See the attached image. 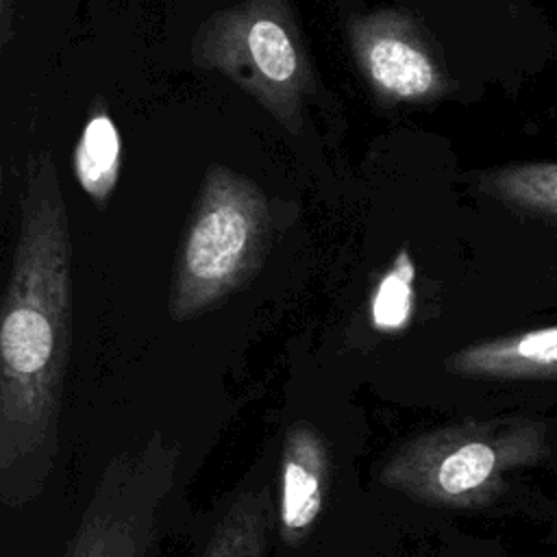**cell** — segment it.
I'll use <instances>...</instances> for the list:
<instances>
[{
	"mask_svg": "<svg viewBox=\"0 0 557 557\" xmlns=\"http://www.w3.org/2000/svg\"><path fill=\"white\" fill-rule=\"evenodd\" d=\"M274 503L265 483L242 490L218 520L202 557H265Z\"/></svg>",
	"mask_w": 557,
	"mask_h": 557,
	"instance_id": "cell-9",
	"label": "cell"
},
{
	"mask_svg": "<svg viewBox=\"0 0 557 557\" xmlns=\"http://www.w3.org/2000/svg\"><path fill=\"white\" fill-rule=\"evenodd\" d=\"M333 481V453L326 437L309 422L285 431L274 513L285 546H302L315 531Z\"/></svg>",
	"mask_w": 557,
	"mask_h": 557,
	"instance_id": "cell-7",
	"label": "cell"
},
{
	"mask_svg": "<svg viewBox=\"0 0 557 557\" xmlns=\"http://www.w3.org/2000/svg\"><path fill=\"white\" fill-rule=\"evenodd\" d=\"M13 11H15V0H0V59L11 39Z\"/></svg>",
	"mask_w": 557,
	"mask_h": 557,
	"instance_id": "cell-13",
	"label": "cell"
},
{
	"mask_svg": "<svg viewBox=\"0 0 557 557\" xmlns=\"http://www.w3.org/2000/svg\"><path fill=\"white\" fill-rule=\"evenodd\" d=\"M72 165L81 189L96 205H107L117 185L122 165L120 133L107 111L98 109L85 122L74 148Z\"/></svg>",
	"mask_w": 557,
	"mask_h": 557,
	"instance_id": "cell-10",
	"label": "cell"
},
{
	"mask_svg": "<svg viewBox=\"0 0 557 557\" xmlns=\"http://www.w3.org/2000/svg\"><path fill=\"white\" fill-rule=\"evenodd\" d=\"M194 61L226 74L287 131L300 128L313 70L287 0H244L213 13L194 39Z\"/></svg>",
	"mask_w": 557,
	"mask_h": 557,
	"instance_id": "cell-4",
	"label": "cell"
},
{
	"mask_svg": "<svg viewBox=\"0 0 557 557\" xmlns=\"http://www.w3.org/2000/svg\"><path fill=\"white\" fill-rule=\"evenodd\" d=\"M176 472L178 448L161 431L111 457L63 557H148Z\"/></svg>",
	"mask_w": 557,
	"mask_h": 557,
	"instance_id": "cell-5",
	"label": "cell"
},
{
	"mask_svg": "<svg viewBox=\"0 0 557 557\" xmlns=\"http://www.w3.org/2000/svg\"><path fill=\"white\" fill-rule=\"evenodd\" d=\"M483 187L518 211L548 222L557 215V165L550 161L500 168L485 176Z\"/></svg>",
	"mask_w": 557,
	"mask_h": 557,
	"instance_id": "cell-11",
	"label": "cell"
},
{
	"mask_svg": "<svg viewBox=\"0 0 557 557\" xmlns=\"http://www.w3.org/2000/svg\"><path fill=\"white\" fill-rule=\"evenodd\" d=\"M548 424L507 413L444 424L400 444L379 470L385 487L440 509L492 505L513 474L548 459Z\"/></svg>",
	"mask_w": 557,
	"mask_h": 557,
	"instance_id": "cell-2",
	"label": "cell"
},
{
	"mask_svg": "<svg viewBox=\"0 0 557 557\" xmlns=\"http://www.w3.org/2000/svg\"><path fill=\"white\" fill-rule=\"evenodd\" d=\"M413 281L416 263L409 250L400 248L389 268L381 274L370 298V320L376 331L398 333L407 329L416 305Z\"/></svg>",
	"mask_w": 557,
	"mask_h": 557,
	"instance_id": "cell-12",
	"label": "cell"
},
{
	"mask_svg": "<svg viewBox=\"0 0 557 557\" xmlns=\"http://www.w3.org/2000/svg\"><path fill=\"white\" fill-rule=\"evenodd\" d=\"M270 242V207L246 176L211 165L172 278L170 315L191 320L248 283Z\"/></svg>",
	"mask_w": 557,
	"mask_h": 557,
	"instance_id": "cell-3",
	"label": "cell"
},
{
	"mask_svg": "<svg viewBox=\"0 0 557 557\" xmlns=\"http://www.w3.org/2000/svg\"><path fill=\"white\" fill-rule=\"evenodd\" d=\"M72 348V237L59 170L30 154L11 272L0 294V503L26 507L57 455Z\"/></svg>",
	"mask_w": 557,
	"mask_h": 557,
	"instance_id": "cell-1",
	"label": "cell"
},
{
	"mask_svg": "<svg viewBox=\"0 0 557 557\" xmlns=\"http://www.w3.org/2000/svg\"><path fill=\"white\" fill-rule=\"evenodd\" d=\"M355 63L383 104L433 102L450 91V76L435 41L398 9H379L348 22Z\"/></svg>",
	"mask_w": 557,
	"mask_h": 557,
	"instance_id": "cell-6",
	"label": "cell"
},
{
	"mask_svg": "<svg viewBox=\"0 0 557 557\" xmlns=\"http://www.w3.org/2000/svg\"><path fill=\"white\" fill-rule=\"evenodd\" d=\"M446 370L472 379L555 381L557 329L548 324L470 344L446 359Z\"/></svg>",
	"mask_w": 557,
	"mask_h": 557,
	"instance_id": "cell-8",
	"label": "cell"
}]
</instances>
